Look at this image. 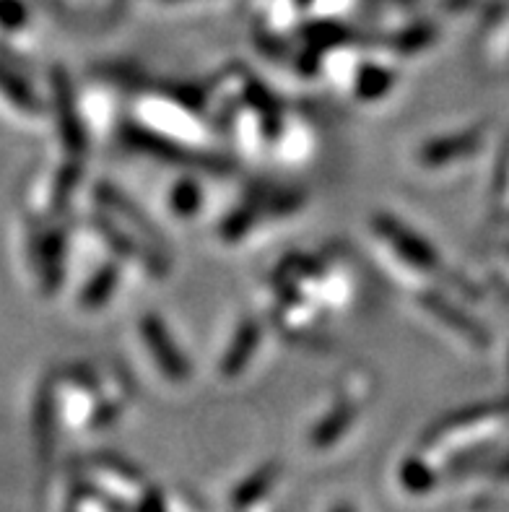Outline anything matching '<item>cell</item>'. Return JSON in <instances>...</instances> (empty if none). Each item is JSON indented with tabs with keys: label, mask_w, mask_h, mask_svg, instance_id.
<instances>
[{
	"label": "cell",
	"mask_w": 509,
	"mask_h": 512,
	"mask_svg": "<svg viewBox=\"0 0 509 512\" xmlns=\"http://www.w3.org/2000/svg\"><path fill=\"white\" fill-rule=\"evenodd\" d=\"M377 232H380L382 237H385V240L398 250L400 258H406L411 266L416 268L439 266L434 247L426 240H421V237H416L411 229L400 227L398 221H393L390 216H380V219H377Z\"/></svg>",
	"instance_id": "1"
},
{
	"label": "cell",
	"mask_w": 509,
	"mask_h": 512,
	"mask_svg": "<svg viewBox=\"0 0 509 512\" xmlns=\"http://www.w3.org/2000/svg\"><path fill=\"white\" fill-rule=\"evenodd\" d=\"M143 338H146L149 349L154 351V357H156V362H159V367H162V370L169 375V380H177V383L187 380V372H190V367H187V362L182 359L180 349L172 344V338H169V333H167V328L162 325V320L154 318V315H149V318L143 320Z\"/></svg>",
	"instance_id": "2"
},
{
	"label": "cell",
	"mask_w": 509,
	"mask_h": 512,
	"mask_svg": "<svg viewBox=\"0 0 509 512\" xmlns=\"http://www.w3.org/2000/svg\"><path fill=\"white\" fill-rule=\"evenodd\" d=\"M278 474H281V468H278L276 463H271V466L260 468V471H255L250 479L242 481V484H239V487L232 492V507H234V510H247V507L258 505L265 494L273 489Z\"/></svg>",
	"instance_id": "3"
},
{
	"label": "cell",
	"mask_w": 509,
	"mask_h": 512,
	"mask_svg": "<svg viewBox=\"0 0 509 512\" xmlns=\"http://www.w3.org/2000/svg\"><path fill=\"white\" fill-rule=\"evenodd\" d=\"M0 97L8 99L16 110L29 112V115H37V112L42 110L37 94H34L16 73L6 71V68H0Z\"/></svg>",
	"instance_id": "4"
},
{
	"label": "cell",
	"mask_w": 509,
	"mask_h": 512,
	"mask_svg": "<svg viewBox=\"0 0 509 512\" xmlns=\"http://www.w3.org/2000/svg\"><path fill=\"white\" fill-rule=\"evenodd\" d=\"M351 422H354V411L348 409V406H338V409L333 411L323 424H317V429L312 432V448H330V445L346 432Z\"/></svg>",
	"instance_id": "5"
},
{
	"label": "cell",
	"mask_w": 509,
	"mask_h": 512,
	"mask_svg": "<svg viewBox=\"0 0 509 512\" xmlns=\"http://www.w3.org/2000/svg\"><path fill=\"white\" fill-rule=\"evenodd\" d=\"M400 484H403V487L413 494L429 492V489L434 487V474L429 471V466H426V463L411 461L403 466V471H400Z\"/></svg>",
	"instance_id": "6"
},
{
	"label": "cell",
	"mask_w": 509,
	"mask_h": 512,
	"mask_svg": "<svg viewBox=\"0 0 509 512\" xmlns=\"http://www.w3.org/2000/svg\"><path fill=\"white\" fill-rule=\"evenodd\" d=\"M239 336H242V344L234 346V349L229 351V359H226V372L239 370V367H242V364L247 362L245 354H247V351H250V346H255V341H258V338H260V331H255L252 325H247L245 331L239 333Z\"/></svg>",
	"instance_id": "7"
},
{
	"label": "cell",
	"mask_w": 509,
	"mask_h": 512,
	"mask_svg": "<svg viewBox=\"0 0 509 512\" xmlns=\"http://www.w3.org/2000/svg\"><path fill=\"white\" fill-rule=\"evenodd\" d=\"M115 279H117L115 271H102V276H99L97 281H91V286L86 289V294H84L86 305H91V307L102 305L104 299L110 297L112 289H115Z\"/></svg>",
	"instance_id": "8"
},
{
	"label": "cell",
	"mask_w": 509,
	"mask_h": 512,
	"mask_svg": "<svg viewBox=\"0 0 509 512\" xmlns=\"http://www.w3.org/2000/svg\"><path fill=\"white\" fill-rule=\"evenodd\" d=\"M29 19V11L21 0H0V26L6 29H21Z\"/></svg>",
	"instance_id": "9"
},
{
	"label": "cell",
	"mask_w": 509,
	"mask_h": 512,
	"mask_svg": "<svg viewBox=\"0 0 509 512\" xmlns=\"http://www.w3.org/2000/svg\"><path fill=\"white\" fill-rule=\"evenodd\" d=\"M198 188L193 185H182L172 198V206L180 211V214H195V208H198Z\"/></svg>",
	"instance_id": "10"
},
{
	"label": "cell",
	"mask_w": 509,
	"mask_h": 512,
	"mask_svg": "<svg viewBox=\"0 0 509 512\" xmlns=\"http://www.w3.org/2000/svg\"><path fill=\"white\" fill-rule=\"evenodd\" d=\"M138 512H167V505H164L162 492L151 489V492L143 494V500L138 502Z\"/></svg>",
	"instance_id": "11"
},
{
	"label": "cell",
	"mask_w": 509,
	"mask_h": 512,
	"mask_svg": "<svg viewBox=\"0 0 509 512\" xmlns=\"http://www.w3.org/2000/svg\"><path fill=\"white\" fill-rule=\"evenodd\" d=\"M333 512H356V507L348 505V502H341V505L333 507Z\"/></svg>",
	"instance_id": "12"
}]
</instances>
